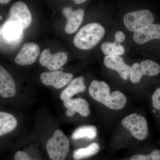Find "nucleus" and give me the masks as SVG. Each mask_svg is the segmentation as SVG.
<instances>
[{
    "label": "nucleus",
    "instance_id": "nucleus-1",
    "mask_svg": "<svg viewBox=\"0 0 160 160\" xmlns=\"http://www.w3.org/2000/svg\"><path fill=\"white\" fill-rule=\"evenodd\" d=\"M89 91L93 99L113 110L122 109L127 102L126 96L121 92L115 91L110 93L109 86L105 82L92 81Z\"/></svg>",
    "mask_w": 160,
    "mask_h": 160
},
{
    "label": "nucleus",
    "instance_id": "nucleus-2",
    "mask_svg": "<svg viewBox=\"0 0 160 160\" xmlns=\"http://www.w3.org/2000/svg\"><path fill=\"white\" fill-rule=\"evenodd\" d=\"M105 34V29L101 24L90 23L78 32L73 39V44L78 49L89 50L96 46Z\"/></svg>",
    "mask_w": 160,
    "mask_h": 160
},
{
    "label": "nucleus",
    "instance_id": "nucleus-3",
    "mask_svg": "<svg viewBox=\"0 0 160 160\" xmlns=\"http://www.w3.org/2000/svg\"><path fill=\"white\" fill-rule=\"evenodd\" d=\"M46 150L52 160H64L69 151L70 144L61 130H57L47 141Z\"/></svg>",
    "mask_w": 160,
    "mask_h": 160
},
{
    "label": "nucleus",
    "instance_id": "nucleus-4",
    "mask_svg": "<svg viewBox=\"0 0 160 160\" xmlns=\"http://www.w3.org/2000/svg\"><path fill=\"white\" fill-rule=\"evenodd\" d=\"M154 17L151 11L142 9L126 13L124 17V22L129 31H139L152 24Z\"/></svg>",
    "mask_w": 160,
    "mask_h": 160
},
{
    "label": "nucleus",
    "instance_id": "nucleus-5",
    "mask_svg": "<svg viewBox=\"0 0 160 160\" xmlns=\"http://www.w3.org/2000/svg\"><path fill=\"white\" fill-rule=\"evenodd\" d=\"M122 124L137 139L143 141L147 138L148 125L144 117L132 113L124 118L122 120Z\"/></svg>",
    "mask_w": 160,
    "mask_h": 160
},
{
    "label": "nucleus",
    "instance_id": "nucleus-6",
    "mask_svg": "<svg viewBox=\"0 0 160 160\" xmlns=\"http://www.w3.org/2000/svg\"><path fill=\"white\" fill-rule=\"evenodd\" d=\"M160 72V66L150 60L143 61L141 64L134 63L131 67L129 78L132 83H138L144 75L155 76Z\"/></svg>",
    "mask_w": 160,
    "mask_h": 160
},
{
    "label": "nucleus",
    "instance_id": "nucleus-7",
    "mask_svg": "<svg viewBox=\"0 0 160 160\" xmlns=\"http://www.w3.org/2000/svg\"><path fill=\"white\" fill-rule=\"evenodd\" d=\"M8 19L17 23L24 30L31 24L32 16L27 5L20 1L12 6Z\"/></svg>",
    "mask_w": 160,
    "mask_h": 160
},
{
    "label": "nucleus",
    "instance_id": "nucleus-8",
    "mask_svg": "<svg viewBox=\"0 0 160 160\" xmlns=\"http://www.w3.org/2000/svg\"><path fill=\"white\" fill-rule=\"evenodd\" d=\"M68 58L67 52H60L52 54L49 49H45L41 53L39 59L40 64L47 67L52 71L61 69L67 62Z\"/></svg>",
    "mask_w": 160,
    "mask_h": 160
},
{
    "label": "nucleus",
    "instance_id": "nucleus-9",
    "mask_svg": "<svg viewBox=\"0 0 160 160\" xmlns=\"http://www.w3.org/2000/svg\"><path fill=\"white\" fill-rule=\"evenodd\" d=\"M42 82L48 86H52L57 89H60L69 84L72 81L73 75L62 71L44 72L40 75Z\"/></svg>",
    "mask_w": 160,
    "mask_h": 160
},
{
    "label": "nucleus",
    "instance_id": "nucleus-10",
    "mask_svg": "<svg viewBox=\"0 0 160 160\" xmlns=\"http://www.w3.org/2000/svg\"><path fill=\"white\" fill-rule=\"evenodd\" d=\"M40 53V47L36 43H25L16 57L15 62L21 66L31 65L36 62Z\"/></svg>",
    "mask_w": 160,
    "mask_h": 160
},
{
    "label": "nucleus",
    "instance_id": "nucleus-11",
    "mask_svg": "<svg viewBox=\"0 0 160 160\" xmlns=\"http://www.w3.org/2000/svg\"><path fill=\"white\" fill-rule=\"evenodd\" d=\"M63 14L67 19L65 30L68 34H72L77 31L84 18L85 11L80 9L73 10L70 7L63 9Z\"/></svg>",
    "mask_w": 160,
    "mask_h": 160
},
{
    "label": "nucleus",
    "instance_id": "nucleus-12",
    "mask_svg": "<svg viewBox=\"0 0 160 160\" xmlns=\"http://www.w3.org/2000/svg\"><path fill=\"white\" fill-rule=\"evenodd\" d=\"M63 104L67 109L66 115L68 117L73 116L76 112L86 117L89 116L91 112L89 108V103L82 98L65 100Z\"/></svg>",
    "mask_w": 160,
    "mask_h": 160
},
{
    "label": "nucleus",
    "instance_id": "nucleus-13",
    "mask_svg": "<svg viewBox=\"0 0 160 160\" xmlns=\"http://www.w3.org/2000/svg\"><path fill=\"white\" fill-rule=\"evenodd\" d=\"M104 64L107 68L117 72L123 80L126 81L129 78L131 67L126 65L120 56H106Z\"/></svg>",
    "mask_w": 160,
    "mask_h": 160
},
{
    "label": "nucleus",
    "instance_id": "nucleus-14",
    "mask_svg": "<svg viewBox=\"0 0 160 160\" xmlns=\"http://www.w3.org/2000/svg\"><path fill=\"white\" fill-rule=\"evenodd\" d=\"M23 30L17 23L8 19L2 27L1 34L7 42L17 43L22 37Z\"/></svg>",
    "mask_w": 160,
    "mask_h": 160
},
{
    "label": "nucleus",
    "instance_id": "nucleus-15",
    "mask_svg": "<svg viewBox=\"0 0 160 160\" xmlns=\"http://www.w3.org/2000/svg\"><path fill=\"white\" fill-rule=\"evenodd\" d=\"M16 93L14 80L9 72L0 65V95L6 98L13 97Z\"/></svg>",
    "mask_w": 160,
    "mask_h": 160
},
{
    "label": "nucleus",
    "instance_id": "nucleus-16",
    "mask_svg": "<svg viewBox=\"0 0 160 160\" xmlns=\"http://www.w3.org/2000/svg\"><path fill=\"white\" fill-rule=\"evenodd\" d=\"M133 40L139 44H142L153 39L160 40V25L152 24L139 31L135 32Z\"/></svg>",
    "mask_w": 160,
    "mask_h": 160
},
{
    "label": "nucleus",
    "instance_id": "nucleus-17",
    "mask_svg": "<svg viewBox=\"0 0 160 160\" xmlns=\"http://www.w3.org/2000/svg\"><path fill=\"white\" fill-rule=\"evenodd\" d=\"M86 89L84 77L80 76L72 80L66 89L61 92L60 98L63 101L70 99L75 95L85 91Z\"/></svg>",
    "mask_w": 160,
    "mask_h": 160
},
{
    "label": "nucleus",
    "instance_id": "nucleus-18",
    "mask_svg": "<svg viewBox=\"0 0 160 160\" xmlns=\"http://www.w3.org/2000/svg\"><path fill=\"white\" fill-rule=\"evenodd\" d=\"M17 124V120L12 114L0 111V137L13 131Z\"/></svg>",
    "mask_w": 160,
    "mask_h": 160
},
{
    "label": "nucleus",
    "instance_id": "nucleus-19",
    "mask_svg": "<svg viewBox=\"0 0 160 160\" xmlns=\"http://www.w3.org/2000/svg\"><path fill=\"white\" fill-rule=\"evenodd\" d=\"M97 135V129L93 126H83L77 128L72 133V138L74 140L86 138L93 139Z\"/></svg>",
    "mask_w": 160,
    "mask_h": 160
},
{
    "label": "nucleus",
    "instance_id": "nucleus-20",
    "mask_svg": "<svg viewBox=\"0 0 160 160\" xmlns=\"http://www.w3.org/2000/svg\"><path fill=\"white\" fill-rule=\"evenodd\" d=\"M100 150V146L98 143H92L86 148H81L75 150L73 157L75 160L87 158L97 154Z\"/></svg>",
    "mask_w": 160,
    "mask_h": 160
},
{
    "label": "nucleus",
    "instance_id": "nucleus-21",
    "mask_svg": "<svg viewBox=\"0 0 160 160\" xmlns=\"http://www.w3.org/2000/svg\"><path fill=\"white\" fill-rule=\"evenodd\" d=\"M101 49L106 56H121L125 53V48L121 44L114 42H105L102 44Z\"/></svg>",
    "mask_w": 160,
    "mask_h": 160
},
{
    "label": "nucleus",
    "instance_id": "nucleus-22",
    "mask_svg": "<svg viewBox=\"0 0 160 160\" xmlns=\"http://www.w3.org/2000/svg\"><path fill=\"white\" fill-rule=\"evenodd\" d=\"M130 160H160V150L156 149L148 155H135Z\"/></svg>",
    "mask_w": 160,
    "mask_h": 160
},
{
    "label": "nucleus",
    "instance_id": "nucleus-23",
    "mask_svg": "<svg viewBox=\"0 0 160 160\" xmlns=\"http://www.w3.org/2000/svg\"><path fill=\"white\" fill-rule=\"evenodd\" d=\"M152 105L153 108L160 111V88H158L152 94Z\"/></svg>",
    "mask_w": 160,
    "mask_h": 160
},
{
    "label": "nucleus",
    "instance_id": "nucleus-24",
    "mask_svg": "<svg viewBox=\"0 0 160 160\" xmlns=\"http://www.w3.org/2000/svg\"><path fill=\"white\" fill-rule=\"evenodd\" d=\"M15 160H38L33 159L28 155V153L24 151H18L14 155Z\"/></svg>",
    "mask_w": 160,
    "mask_h": 160
},
{
    "label": "nucleus",
    "instance_id": "nucleus-25",
    "mask_svg": "<svg viewBox=\"0 0 160 160\" xmlns=\"http://www.w3.org/2000/svg\"><path fill=\"white\" fill-rule=\"evenodd\" d=\"M126 39V35L122 31H118L115 35V42L120 44Z\"/></svg>",
    "mask_w": 160,
    "mask_h": 160
},
{
    "label": "nucleus",
    "instance_id": "nucleus-26",
    "mask_svg": "<svg viewBox=\"0 0 160 160\" xmlns=\"http://www.w3.org/2000/svg\"><path fill=\"white\" fill-rule=\"evenodd\" d=\"M87 0H73L74 3L77 4H80L85 2Z\"/></svg>",
    "mask_w": 160,
    "mask_h": 160
},
{
    "label": "nucleus",
    "instance_id": "nucleus-27",
    "mask_svg": "<svg viewBox=\"0 0 160 160\" xmlns=\"http://www.w3.org/2000/svg\"><path fill=\"white\" fill-rule=\"evenodd\" d=\"M10 0H0V3L2 4H7L10 2Z\"/></svg>",
    "mask_w": 160,
    "mask_h": 160
},
{
    "label": "nucleus",
    "instance_id": "nucleus-28",
    "mask_svg": "<svg viewBox=\"0 0 160 160\" xmlns=\"http://www.w3.org/2000/svg\"><path fill=\"white\" fill-rule=\"evenodd\" d=\"M2 19V17L0 16V20Z\"/></svg>",
    "mask_w": 160,
    "mask_h": 160
}]
</instances>
